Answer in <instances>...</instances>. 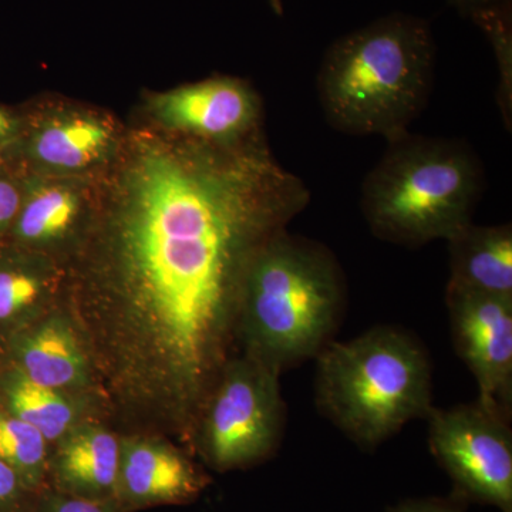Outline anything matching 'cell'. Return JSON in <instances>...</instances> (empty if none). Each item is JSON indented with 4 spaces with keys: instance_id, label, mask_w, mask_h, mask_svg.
I'll use <instances>...</instances> for the list:
<instances>
[{
    "instance_id": "cell-19",
    "label": "cell",
    "mask_w": 512,
    "mask_h": 512,
    "mask_svg": "<svg viewBox=\"0 0 512 512\" xmlns=\"http://www.w3.org/2000/svg\"><path fill=\"white\" fill-rule=\"evenodd\" d=\"M483 29L500 66V92L498 104L503 113L505 124L511 126L512 101V8L491 10L473 19Z\"/></svg>"
},
{
    "instance_id": "cell-24",
    "label": "cell",
    "mask_w": 512,
    "mask_h": 512,
    "mask_svg": "<svg viewBox=\"0 0 512 512\" xmlns=\"http://www.w3.org/2000/svg\"><path fill=\"white\" fill-rule=\"evenodd\" d=\"M23 128V116L0 106V163L6 160L10 150L18 143Z\"/></svg>"
},
{
    "instance_id": "cell-9",
    "label": "cell",
    "mask_w": 512,
    "mask_h": 512,
    "mask_svg": "<svg viewBox=\"0 0 512 512\" xmlns=\"http://www.w3.org/2000/svg\"><path fill=\"white\" fill-rule=\"evenodd\" d=\"M153 127L177 136L217 144H237L261 133L264 104L238 77H211L148 97Z\"/></svg>"
},
{
    "instance_id": "cell-14",
    "label": "cell",
    "mask_w": 512,
    "mask_h": 512,
    "mask_svg": "<svg viewBox=\"0 0 512 512\" xmlns=\"http://www.w3.org/2000/svg\"><path fill=\"white\" fill-rule=\"evenodd\" d=\"M121 436L83 421L50 447L46 487L87 500H117Z\"/></svg>"
},
{
    "instance_id": "cell-3",
    "label": "cell",
    "mask_w": 512,
    "mask_h": 512,
    "mask_svg": "<svg viewBox=\"0 0 512 512\" xmlns=\"http://www.w3.org/2000/svg\"><path fill=\"white\" fill-rule=\"evenodd\" d=\"M348 286L322 242L279 232L249 265L237 323V350L282 376L316 359L338 333Z\"/></svg>"
},
{
    "instance_id": "cell-10",
    "label": "cell",
    "mask_w": 512,
    "mask_h": 512,
    "mask_svg": "<svg viewBox=\"0 0 512 512\" xmlns=\"http://www.w3.org/2000/svg\"><path fill=\"white\" fill-rule=\"evenodd\" d=\"M451 338L478 386L477 402L511 420L512 298L447 289Z\"/></svg>"
},
{
    "instance_id": "cell-15",
    "label": "cell",
    "mask_w": 512,
    "mask_h": 512,
    "mask_svg": "<svg viewBox=\"0 0 512 512\" xmlns=\"http://www.w3.org/2000/svg\"><path fill=\"white\" fill-rule=\"evenodd\" d=\"M448 242L447 289L512 298V228L510 224L470 225Z\"/></svg>"
},
{
    "instance_id": "cell-12",
    "label": "cell",
    "mask_w": 512,
    "mask_h": 512,
    "mask_svg": "<svg viewBox=\"0 0 512 512\" xmlns=\"http://www.w3.org/2000/svg\"><path fill=\"white\" fill-rule=\"evenodd\" d=\"M210 483L204 468L167 437L121 436L117 501L127 512L190 504Z\"/></svg>"
},
{
    "instance_id": "cell-20",
    "label": "cell",
    "mask_w": 512,
    "mask_h": 512,
    "mask_svg": "<svg viewBox=\"0 0 512 512\" xmlns=\"http://www.w3.org/2000/svg\"><path fill=\"white\" fill-rule=\"evenodd\" d=\"M32 512H127L117 500H87L43 488L36 495Z\"/></svg>"
},
{
    "instance_id": "cell-23",
    "label": "cell",
    "mask_w": 512,
    "mask_h": 512,
    "mask_svg": "<svg viewBox=\"0 0 512 512\" xmlns=\"http://www.w3.org/2000/svg\"><path fill=\"white\" fill-rule=\"evenodd\" d=\"M467 501L456 493L448 497H429L407 500L394 505L386 512H466Z\"/></svg>"
},
{
    "instance_id": "cell-8",
    "label": "cell",
    "mask_w": 512,
    "mask_h": 512,
    "mask_svg": "<svg viewBox=\"0 0 512 512\" xmlns=\"http://www.w3.org/2000/svg\"><path fill=\"white\" fill-rule=\"evenodd\" d=\"M124 133L106 113L57 104L23 116L18 143L5 161L22 174L99 177L116 157Z\"/></svg>"
},
{
    "instance_id": "cell-13",
    "label": "cell",
    "mask_w": 512,
    "mask_h": 512,
    "mask_svg": "<svg viewBox=\"0 0 512 512\" xmlns=\"http://www.w3.org/2000/svg\"><path fill=\"white\" fill-rule=\"evenodd\" d=\"M10 350L12 366L33 382L99 402L92 359L62 303L19 326Z\"/></svg>"
},
{
    "instance_id": "cell-21",
    "label": "cell",
    "mask_w": 512,
    "mask_h": 512,
    "mask_svg": "<svg viewBox=\"0 0 512 512\" xmlns=\"http://www.w3.org/2000/svg\"><path fill=\"white\" fill-rule=\"evenodd\" d=\"M23 200V174L0 163V235L10 232Z\"/></svg>"
},
{
    "instance_id": "cell-26",
    "label": "cell",
    "mask_w": 512,
    "mask_h": 512,
    "mask_svg": "<svg viewBox=\"0 0 512 512\" xmlns=\"http://www.w3.org/2000/svg\"><path fill=\"white\" fill-rule=\"evenodd\" d=\"M268 3L275 15H284V0H268Z\"/></svg>"
},
{
    "instance_id": "cell-18",
    "label": "cell",
    "mask_w": 512,
    "mask_h": 512,
    "mask_svg": "<svg viewBox=\"0 0 512 512\" xmlns=\"http://www.w3.org/2000/svg\"><path fill=\"white\" fill-rule=\"evenodd\" d=\"M49 453V443L39 430L0 407V461L35 493L46 487Z\"/></svg>"
},
{
    "instance_id": "cell-22",
    "label": "cell",
    "mask_w": 512,
    "mask_h": 512,
    "mask_svg": "<svg viewBox=\"0 0 512 512\" xmlns=\"http://www.w3.org/2000/svg\"><path fill=\"white\" fill-rule=\"evenodd\" d=\"M36 495L12 468L0 461V512H32Z\"/></svg>"
},
{
    "instance_id": "cell-7",
    "label": "cell",
    "mask_w": 512,
    "mask_h": 512,
    "mask_svg": "<svg viewBox=\"0 0 512 512\" xmlns=\"http://www.w3.org/2000/svg\"><path fill=\"white\" fill-rule=\"evenodd\" d=\"M429 447L467 503L512 512L510 419L480 403L433 409L427 414Z\"/></svg>"
},
{
    "instance_id": "cell-1",
    "label": "cell",
    "mask_w": 512,
    "mask_h": 512,
    "mask_svg": "<svg viewBox=\"0 0 512 512\" xmlns=\"http://www.w3.org/2000/svg\"><path fill=\"white\" fill-rule=\"evenodd\" d=\"M309 202L264 131L237 144L128 131L63 259L62 303L92 359L101 410L127 433L191 448L238 352L249 265Z\"/></svg>"
},
{
    "instance_id": "cell-2",
    "label": "cell",
    "mask_w": 512,
    "mask_h": 512,
    "mask_svg": "<svg viewBox=\"0 0 512 512\" xmlns=\"http://www.w3.org/2000/svg\"><path fill=\"white\" fill-rule=\"evenodd\" d=\"M434 66L436 42L426 19L383 16L326 50L316 77L323 114L340 133L397 140L426 109Z\"/></svg>"
},
{
    "instance_id": "cell-5",
    "label": "cell",
    "mask_w": 512,
    "mask_h": 512,
    "mask_svg": "<svg viewBox=\"0 0 512 512\" xmlns=\"http://www.w3.org/2000/svg\"><path fill=\"white\" fill-rule=\"evenodd\" d=\"M484 188L483 163L466 141L407 133L367 174L360 208L380 241L417 248L470 225Z\"/></svg>"
},
{
    "instance_id": "cell-4",
    "label": "cell",
    "mask_w": 512,
    "mask_h": 512,
    "mask_svg": "<svg viewBox=\"0 0 512 512\" xmlns=\"http://www.w3.org/2000/svg\"><path fill=\"white\" fill-rule=\"evenodd\" d=\"M315 360L318 412L363 450H375L434 407L429 352L400 326L333 340Z\"/></svg>"
},
{
    "instance_id": "cell-6",
    "label": "cell",
    "mask_w": 512,
    "mask_h": 512,
    "mask_svg": "<svg viewBox=\"0 0 512 512\" xmlns=\"http://www.w3.org/2000/svg\"><path fill=\"white\" fill-rule=\"evenodd\" d=\"M281 375L235 353L204 404L191 451L217 473L258 466L281 447L286 404Z\"/></svg>"
},
{
    "instance_id": "cell-25",
    "label": "cell",
    "mask_w": 512,
    "mask_h": 512,
    "mask_svg": "<svg viewBox=\"0 0 512 512\" xmlns=\"http://www.w3.org/2000/svg\"><path fill=\"white\" fill-rule=\"evenodd\" d=\"M461 13L473 20L491 10L512 8V0H448Z\"/></svg>"
},
{
    "instance_id": "cell-16",
    "label": "cell",
    "mask_w": 512,
    "mask_h": 512,
    "mask_svg": "<svg viewBox=\"0 0 512 512\" xmlns=\"http://www.w3.org/2000/svg\"><path fill=\"white\" fill-rule=\"evenodd\" d=\"M0 407L39 430L50 447L101 410L94 397L43 386L13 366L0 376Z\"/></svg>"
},
{
    "instance_id": "cell-11",
    "label": "cell",
    "mask_w": 512,
    "mask_h": 512,
    "mask_svg": "<svg viewBox=\"0 0 512 512\" xmlns=\"http://www.w3.org/2000/svg\"><path fill=\"white\" fill-rule=\"evenodd\" d=\"M97 177L23 174V200L10 229L22 251L63 262L92 220Z\"/></svg>"
},
{
    "instance_id": "cell-17",
    "label": "cell",
    "mask_w": 512,
    "mask_h": 512,
    "mask_svg": "<svg viewBox=\"0 0 512 512\" xmlns=\"http://www.w3.org/2000/svg\"><path fill=\"white\" fill-rule=\"evenodd\" d=\"M0 262V323H23L55 308L63 299V262L22 251Z\"/></svg>"
}]
</instances>
